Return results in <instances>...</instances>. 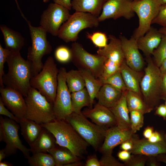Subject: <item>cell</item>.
Segmentation results:
<instances>
[{"label":"cell","instance_id":"obj_32","mask_svg":"<svg viewBox=\"0 0 166 166\" xmlns=\"http://www.w3.org/2000/svg\"><path fill=\"white\" fill-rule=\"evenodd\" d=\"M72 105L73 112L80 114L82 109L90 106L89 94L85 88L79 91L71 93Z\"/></svg>","mask_w":166,"mask_h":166},{"label":"cell","instance_id":"obj_15","mask_svg":"<svg viewBox=\"0 0 166 166\" xmlns=\"http://www.w3.org/2000/svg\"><path fill=\"white\" fill-rule=\"evenodd\" d=\"M134 0H108L98 17L99 22L109 18L116 20L121 17L130 19L134 15Z\"/></svg>","mask_w":166,"mask_h":166},{"label":"cell","instance_id":"obj_41","mask_svg":"<svg viewBox=\"0 0 166 166\" xmlns=\"http://www.w3.org/2000/svg\"><path fill=\"white\" fill-rule=\"evenodd\" d=\"M11 51L9 50L3 48L0 44V85L1 87H4L2 82V77L4 74V65Z\"/></svg>","mask_w":166,"mask_h":166},{"label":"cell","instance_id":"obj_43","mask_svg":"<svg viewBox=\"0 0 166 166\" xmlns=\"http://www.w3.org/2000/svg\"><path fill=\"white\" fill-rule=\"evenodd\" d=\"M152 24L166 26V4L161 5L159 12L152 21Z\"/></svg>","mask_w":166,"mask_h":166},{"label":"cell","instance_id":"obj_61","mask_svg":"<svg viewBox=\"0 0 166 166\" xmlns=\"http://www.w3.org/2000/svg\"><path fill=\"white\" fill-rule=\"evenodd\" d=\"M15 1L16 3V4H17V7L18 8V9L20 10V12L21 13H22V12L21 11V10L19 8V5H18V2H17V0H14Z\"/></svg>","mask_w":166,"mask_h":166},{"label":"cell","instance_id":"obj_11","mask_svg":"<svg viewBox=\"0 0 166 166\" xmlns=\"http://www.w3.org/2000/svg\"><path fill=\"white\" fill-rule=\"evenodd\" d=\"M109 42L105 47L99 48L97 54L105 58L103 73L99 79H105L120 70L124 61L121 41L112 35L108 37Z\"/></svg>","mask_w":166,"mask_h":166},{"label":"cell","instance_id":"obj_63","mask_svg":"<svg viewBox=\"0 0 166 166\" xmlns=\"http://www.w3.org/2000/svg\"><path fill=\"white\" fill-rule=\"evenodd\" d=\"M164 139L165 141L166 142V134H165V136H164Z\"/></svg>","mask_w":166,"mask_h":166},{"label":"cell","instance_id":"obj_34","mask_svg":"<svg viewBox=\"0 0 166 166\" xmlns=\"http://www.w3.org/2000/svg\"><path fill=\"white\" fill-rule=\"evenodd\" d=\"M28 159L30 166H54L55 164L51 155L45 152L33 153Z\"/></svg>","mask_w":166,"mask_h":166},{"label":"cell","instance_id":"obj_24","mask_svg":"<svg viewBox=\"0 0 166 166\" xmlns=\"http://www.w3.org/2000/svg\"><path fill=\"white\" fill-rule=\"evenodd\" d=\"M124 92L113 86L104 84L97 95L98 103L109 108L114 106L120 100Z\"/></svg>","mask_w":166,"mask_h":166},{"label":"cell","instance_id":"obj_13","mask_svg":"<svg viewBox=\"0 0 166 166\" xmlns=\"http://www.w3.org/2000/svg\"><path fill=\"white\" fill-rule=\"evenodd\" d=\"M67 71L64 67L59 69L57 94L53 104V110L56 119L65 120L73 113L71 93L66 80Z\"/></svg>","mask_w":166,"mask_h":166},{"label":"cell","instance_id":"obj_2","mask_svg":"<svg viewBox=\"0 0 166 166\" xmlns=\"http://www.w3.org/2000/svg\"><path fill=\"white\" fill-rule=\"evenodd\" d=\"M41 125L53 134L57 144L67 148L79 157L89 145L66 120L55 119Z\"/></svg>","mask_w":166,"mask_h":166},{"label":"cell","instance_id":"obj_46","mask_svg":"<svg viewBox=\"0 0 166 166\" xmlns=\"http://www.w3.org/2000/svg\"><path fill=\"white\" fill-rule=\"evenodd\" d=\"M131 153L129 151L122 150L118 153L117 156L120 160L124 162L130 158Z\"/></svg>","mask_w":166,"mask_h":166},{"label":"cell","instance_id":"obj_23","mask_svg":"<svg viewBox=\"0 0 166 166\" xmlns=\"http://www.w3.org/2000/svg\"><path fill=\"white\" fill-rule=\"evenodd\" d=\"M125 92L118 102L113 107L109 108L113 114L117 126L123 129H131L130 120L129 116V110L127 104Z\"/></svg>","mask_w":166,"mask_h":166},{"label":"cell","instance_id":"obj_9","mask_svg":"<svg viewBox=\"0 0 166 166\" xmlns=\"http://www.w3.org/2000/svg\"><path fill=\"white\" fill-rule=\"evenodd\" d=\"M16 122L7 117L0 116V141L6 144L3 149L6 157L15 154L19 149L27 159L30 156V149L22 144L18 133L20 126Z\"/></svg>","mask_w":166,"mask_h":166},{"label":"cell","instance_id":"obj_28","mask_svg":"<svg viewBox=\"0 0 166 166\" xmlns=\"http://www.w3.org/2000/svg\"><path fill=\"white\" fill-rule=\"evenodd\" d=\"M108 0H72V9L75 11L90 13L98 17Z\"/></svg>","mask_w":166,"mask_h":166},{"label":"cell","instance_id":"obj_12","mask_svg":"<svg viewBox=\"0 0 166 166\" xmlns=\"http://www.w3.org/2000/svg\"><path fill=\"white\" fill-rule=\"evenodd\" d=\"M133 10L137 15L139 26L132 36L137 40L149 30L152 22L157 15L161 5L158 0H134Z\"/></svg>","mask_w":166,"mask_h":166},{"label":"cell","instance_id":"obj_37","mask_svg":"<svg viewBox=\"0 0 166 166\" xmlns=\"http://www.w3.org/2000/svg\"><path fill=\"white\" fill-rule=\"evenodd\" d=\"M86 36L96 46L99 48H103L108 44L109 38L103 32L97 31L91 34L88 33Z\"/></svg>","mask_w":166,"mask_h":166},{"label":"cell","instance_id":"obj_60","mask_svg":"<svg viewBox=\"0 0 166 166\" xmlns=\"http://www.w3.org/2000/svg\"><path fill=\"white\" fill-rule=\"evenodd\" d=\"M158 1L160 5L166 4V0H158Z\"/></svg>","mask_w":166,"mask_h":166},{"label":"cell","instance_id":"obj_48","mask_svg":"<svg viewBox=\"0 0 166 166\" xmlns=\"http://www.w3.org/2000/svg\"><path fill=\"white\" fill-rule=\"evenodd\" d=\"M148 140L150 142L156 143L164 140L160 134L157 131L153 132L151 136Z\"/></svg>","mask_w":166,"mask_h":166},{"label":"cell","instance_id":"obj_3","mask_svg":"<svg viewBox=\"0 0 166 166\" xmlns=\"http://www.w3.org/2000/svg\"><path fill=\"white\" fill-rule=\"evenodd\" d=\"M146 61L147 66L140 84V91L144 101L153 109L161 99L162 76L150 56L146 57Z\"/></svg>","mask_w":166,"mask_h":166},{"label":"cell","instance_id":"obj_33","mask_svg":"<svg viewBox=\"0 0 166 166\" xmlns=\"http://www.w3.org/2000/svg\"><path fill=\"white\" fill-rule=\"evenodd\" d=\"M66 80L71 93L80 91L85 88L84 80L79 70L72 69L67 72Z\"/></svg>","mask_w":166,"mask_h":166},{"label":"cell","instance_id":"obj_40","mask_svg":"<svg viewBox=\"0 0 166 166\" xmlns=\"http://www.w3.org/2000/svg\"><path fill=\"white\" fill-rule=\"evenodd\" d=\"M148 156L140 154H133L127 161L124 162L125 166H144Z\"/></svg>","mask_w":166,"mask_h":166},{"label":"cell","instance_id":"obj_52","mask_svg":"<svg viewBox=\"0 0 166 166\" xmlns=\"http://www.w3.org/2000/svg\"><path fill=\"white\" fill-rule=\"evenodd\" d=\"M159 162L156 156H148L146 164L148 166H158L159 165Z\"/></svg>","mask_w":166,"mask_h":166},{"label":"cell","instance_id":"obj_62","mask_svg":"<svg viewBox=\"0 0 166 166\" xmlns=\"http://www.w3.org/2000/svg\"><path fill=\"white\" fill-rule=\"evenodd\" d=\"M50 0H42L43 2H48Z\"/></svg>","mask_w":166,"mask_h":166},{"label":"cell","instance_id":"obj_44","mask_svg":"<svg viewBox=\"0 0 166 166\" xmlns=\"http://www.w3.org/2000/svg\"><path fill=\"white\" fill-rule=\"evenodd\" d=\"M0 114L5 116L7 117L14 120L17 123H19L20 119L16 117L12 112L9 111L5 107L2 100L0 98Z\"/></svg>","mask_w":166,"mask_h":166},{"label":"cell","instance_id":"obj_50","mask_svg":"<svg viewBox=\"0 0 166 166\" xmlns=\"http://www.w3.org/2000/svg\"><path fill=\"white\" fill-rule=\"evenodd\" d=\"M162 81L161 87V98L166 100V74H162Z\"/></svg>","mask_w":166,"mask_h":166},{"label":"cell","instance_id":"obj_57","mask_svg":"<svg viewBox=\"0 0 166 166\" xmlns=\"http://www.w3.org/2000/svg\"><path fill=\"white\" fill-rule=\"evenodd\" d=\"M0 166H13V165L6 161H1L0 162Z\"/></svg>","mask_w":166,"mask_h":166},{"label":"cell","instance_id":"obj_64","mask_svg":"<svg viewBox=\"0 0 166 166\" xmlns=\"http://www.w3.org/2000/svg\"><path fill=\"white\" fill-rule=\"evenodd\" d=\"M165 106H166V100L165 101Z\"/></svg>","mask_w":166,"mask_h":166},{"label":"cell","instance_id":"obj_31","mask_svg":"<svg viewBox=\"0 0 166 166\" xmlns=\"http://www.w3.org/2000/svg\"><path fill=\"white\" fill-rule=\"evenodd\" d=\"M125 94L129 112L136 110L144 114L149 113L153 110L145 102L141 96L136 93L127 89Z\"/></svg>","mask_w":166,"mask_h":166},{"label":"cell","instance_id":"obj_18","mask_svg":"<svg viewBox=\"0 0 166 166\" xmlns=\"http://www.w3.org/2000/svg\"><path fill=\"white\" fill-rule=\"evenodd\" d=\"M119 38L127 64L135 70L142 71L144 61L139 52L137 40L132 36L128 39L124 36L120 35Z\"/></svg>","mask_w":166,"mask_h":166},{"label":"cell","instance_id":"obj_20","mask_svg":"<svg viewBox=\"0 0 166 166\" xmlns=\"http://www.w3.org/2000/svg\"><path fill=\"white\" fill-rule=\"evenodd\" d=\"M129 152L133 154L156 156L159 154L166 153V142L163 140L153 143L147 139H137L134 141L132 148Z\"/></svg>","mask_w":166,"mask_h":166},{"label":"cell","instance_id":"obj_56","mask_svg":"<svg viewBox=\"0 0 166 166\" xmlns=\"http://www.w3.org/2000/svg\"><path fill=\"white\" fill-rule=\"evenodd\" d=\"M6 157V154L3 149L0 150V162Z\"/></svg>","mask_w":166,"mask_h":166},{"label":"cell","instance_id":"obj_45","mask_svg":"<svg viewBox=\"0 0 166 166\" xmlns=\"http://www.w3.org/2000/svg\"><path fill=\"white\" fill-rule=\"evenodd\" d=\"M138 139H135L126 140L121 144L120 148L122 150L129 151L132 148L134 141Z\"/></svg>","mask_w":166,"mask_h":166},{"label":"cell","instance_id":"obj_7","mask_svg":"<svg viewBox=\"0 0 166 166\" xmlns=\"http://www.w3.org/2000/svg\"><path fill=\"white\" fill-rule=\"evenodd\" d=\"M99 22L98 17L90 13L75 11L61 26L57 36L66 42H75L81 30L97 27Z\"/></svg>","mask_w":166,"mask_h":166},{"label":"cell","instance_id":"obj_21","mask_svg":"<svg viewBox=\"0 0 166 166\" xmlns=\"http://www.w3.org/2000/svg\"><path fill=\"white\" fill-rule=\"evenodd\" d=\"M162 37L159 30L151 27L144 36L136 40L139 49L146 57L150 56L159 45Z\"/></svg>","mask_w":166,"mask_h":166},{"label":"cell","instance_id":"obj_35","mask_svg":"<svg viewBox=\"0 0 166 166\" xmlns=\"http://www.w3.org/2000/svg\"><path fill=\"white\" fill-rule=\"evenodd\" d=\"M99 79L103 84L110 85L123 92H125L128 89L120 70L105 79Z\"/></svg>","mask_w":166,"mask_h":166},{"label":"cell","instance_id":"obj_22","mask_svg":"<svg viewBox=\"0 0 166 166\" xmlns=\"http://www.w3.org/2000/svg\"><path fill=\"white\" fill-rule=\"evenodd\" d=\"M122 77L128 89L142 96L140 84L144 74L142 71H137L130 67L125 60L120 69Z\"/></svg>","mask_w":166,"mask_h":166},{"label":"cell","instance_id":"obj_53","mask_svg":"<svg viewBox=\"0 0 166 166\" xmlns=\"http://www.w3.org/2000/svg\"><path fill=\"white\" fill-rule=\"evenodd\" d=\"M153 128L151 126L147 127L144 130L143 132V135L146 139H148L152 135L153 132Z\"/></svg>","mask_w":166,"mask_h":166},{"label":"cell","instance_id":"obj_6","mask_svg":"<svg viewBox=\"0 0 166 166\" xmlns=\"http://www.w3.org/2000/svg\"><path fill=\"white\" fill-rule=\"evenodd\" d=\"M25 99L26 110L24 117L40 124L56 119L53 104L36 89L31 87Z\"/></svg>","mask_w":166,"mask_h":166},{"label":"cell","instance_id":"obj_1","mask_svg":"<svg viewBox=\"0 0 166 166\" xmlns=\"http://www.w3.org/2000/svg\"><path fill=\"white\" fill-rule=\"evenodd\" d=\"M6 62L8 71L2 77L4 85L19 91L25 97L31 87L30 80L33 77L31 63L23 58L20 52H11Z\"/></svg>","mask_w":166,"mask_h":166},{"label":"cell","instance_id":"obj_39","mask_svg":"<svg viewBox=\"0 0 166 166\" xmlns=\"http://www.w3.org/2000/svg\"><path fill=\"white\" fill-rule=\"evenodd\" d=\"M54 56L56 59L60 62L67 63L71 61L70 49L65 45L60 46L55 50Z\"/></svg>","mask_w":166,"mask_h":166},{"label":"cell","instance_id":"obj_5","mask_svg":"<svg viewBox=\"0 0 166 166\" xmlns=\"http://www.w3.org/2000/svg\"><path fill=\"white\" fill-rule=\"evenodd\" d=\"M58 72L53 58L49 56L41 71L30 81L31 87L37 89L53 104L57 94Z\"/></svg>","mask_w":166,"mask_h":166},{"label":"cell","instance_id":"obj_30","mask_svg":"<svg viewBox=\"0 0 166 166\" xmlns=\"http://www.w3.org/2000/svg\"><path fill=\"white\" fill-rule=\"evenodd\" d=\"M56 146L48 152L53 158L56 166H65L67 164L79 161V157L65 148Z\"/></svg>","mask_w":166,"mask_h":166},{"label":"cell","instance_id":"obj_54","mask_svg":"<svg viewBox=\"0 0 166 166\" xmlns=\"http://www.w3.org/2000/svg\"><path fill=\"white\" fill-rule=\"evenodd\" d=\"M156 156L158 161L162 162L166 164V153L159 154Z\"/></svg>","mask_w":166,"mask_h":166},{"label":"cell","instance_id":"obj_36","mask_svg":"<svg viewBox=\"0 0 166 166\" xmlns=\"http://www.w3.org/2000/svg\"><path fill=\"white\" fill-rule=\"evenodd\" d=\"M153 61L159 67L166 59V37L163 35L161 41L157 47L153 51Z\"/></svg>","mask_w":166,"mask_h":166},{"label":"cell","instance_id":"obj_59","mask_svg":"<svg viewBox=\"0 0 166 166\" xmlns=\"http://www.w3.org/2000/svg\"><path fill=\"white\" fill-rule=\"evenodd\" d=\"M81 164V163L79 161L67 164L65 166H79Z\"/></svg>","mask_w":166,"mask_h":166},{"label":"cell","instance_id":"obj_42","mask_svg":"<svg viewBox=\"0 0 166 166\" xmlns=\"http://www.w3.org/2000/svg\"><path fill=\"white\" fill-rule=\"evenodd\" d=\"M101 166H124V164L120 163L112 154H104L99 160Z\"/></svg>","mask_w":166,"mask_h":166},{"label":"cell","instance_id":"obj_16","mask_svg":"<svg viewBox=\"0 0 166 166\" xmlns=\"http://www.w3.org/2000/svg\"><path fill=\"white\" fill-rule=\"evenodd\" d=\"M131 129H123L116 125L108 128L106 131L104 141L99 148L100 152L104 154H112L113 149L117 146L130 140L139 139Z\"/></svg>","mask_w":166,"mask_h":166},{"label":"cell","instance_id":"obj_27","mask_svg":"<svg viewBox=\"0 0 166 166\" xmlns=\"http://www.w3.org/2000/svg\"><path fill=\"white\" fill-rule=\"evenodd\" d=\"M19 123L21 134L30 146L36 140L43 127L41 124L24 117L20 119Z\"/></svg>","mask_w":166,"mask_h":166},{"label":"cell","instance_id":"obj_55","mask_svg":"<svg viewBox=\"0 0 166 166\" xmlns=\"http://www.w3.org/2000/svg\"><path fill=\"white\" fill-rule=\"evenodd\" d=\"M159 68L162 74H166V59L162 62Z\"/></svg>","mask_w":166,"mask_h":166},{"label":"cell","instance_id":"obj_58","mask_svg":"<svg viewBox=\"0 0 166 166\" xmlns=\"http://www.w3.org/2000/svg\"><path fill=\"white\" fill-rule=\"evenodd\" d=\"M159 31L163 35L166 37V26L162 27Z\"/></svg>","mask_w":166,"mask_h":166},{"label":"cell","instance_id":"obj_8","mask_svg":"<svg viewBox=\"0 0 166 166\" xmlns=\"http://www.w3.org/2000/svg\"><path fill=\"white\" fill-rule=\"evenodd\" d=\"M79 135L95 150L104 139L107 128L98 125L88 121L82 113L73 112L65 120Z\"/></svg>","mask_w":166,"mask_h":166},{"label":"cell","instance_id":"obj_10","mask_svg":"<svg viewBox=\"0 0 166 166\" xmlns=\"http://www.w3.org/2000/svg\"><path fill=\"white\" fill-rule=\"evenodd\" d=\"M70 50L71 61L79 69L89 70L96 78L101 77L105 59L104 56L89 53L81 44L75 42L72 43Z\"/></svg>","mask_w":166,"mask_h":166},{"label":"cell","instance_id":"obj_17","mask_svg":"<svg viewBox=\"0 0 166 166\" xmlns=\"http://www.w3.org/2000/svg\"><path fill=\"white\" fill-rule=\"evenodd\" d=\"M1 97L4 105L19 119L24 117L26 104L25 98L19 91L5 87L0 89Z\"/></svg>","mask_w":166,"mask_h":166},{"label":"cell","instance_id":"obj_26","mask_svg":"<svg viewBox=\"0 0 166 166\" xmlns=\"http://www.w3.org/2000/svg\"><path fill=\"white\" fill-rule=\"evenodd\" d=\"M56 139L53 134L43 127L38 136L34 143L30 146V151L32 153L48 152L56 146Z\"/></svg>","mask_w":166,"mask_h":166},{"label":"cell","instance_id":"obj_4","mask_svg":"<svg viewBox=\"0 0 166 166\" xmlns=\"http://www.w3.org/2000/svg\"><path fill=\"white\" fill-rule=\"evenodd\" d=\"M25 19L29 26L31 41V45L28 49L27 60L31 63L34 77L41 71L43 67L42 57L50 54L52 48L47 39L45 30L40 26H33L26 18Z\"/></svg>","mask_w":166,"mask_h":166},{"label":"cell","instance_id":"obj_14","mask_svg":"<svg viewBox=\"0 0 166 166\" xmlns=\"http://www.w3.org/2000/svg\"><path fill=\"white\" fill-rule=\"evenodd\" d=\"M69 10L55 3H50L42 14L40 25L53 36H57L61 26L70 16Z\"/></svg>","mask_w":166,"mask_h":166},{"label":"cell","instance_id":"obj_19","mask_svg":"<svg viewBox=\"0 0 166 166\" xmlns=\"http://www.w3.org/2000/svg\"><path fill=\"white\" fill-rule=\"evenodd\" d=\"M81 113L98 125L107 128L117 125L115 117L109 109L98 103L93 108L86 109Z\"/></svg>","mask_w":166,"mask_h":166},{"label":"cell","instance_id":"obj_29","mask_svg":"<svg viewBox=\"0 0 166 166\" xmlns=\"http://www.w3.org/2000/svg\"><path fill=\"white\" fill-rule=\"evenodd\" d=\"M79 70L84 80L85 88L90 98V109H92L94 99L97 98L98 93L103 84L101 80L96 78L89 70Z\"/></svg>","mask_w":166,"mask_h":166},{"label":"cell","instance_id":"obj_49","mask_svg":"<svg viewBox=\"0 0 166 166\" xmlns=\"http://www.w3.org/2000/svg\"><path fill=\"white\" fill-rule=\"evenodd\" d=\"M156 114L162 117L164 119H166V106L165 105L161 104L157 108Z\"/></svg>","mask_w":166,"mask_h":166},{"label":"cell","instance_id":"obj_38","mask_svg":"<svg viewBox=\"0 0 166 166\" xmlns=\"http://www.w3.org/2000/svg\"><path fill=\"white\" fill-rule=\"evenodd\" d=\"M130 114L131 128L134 133L140 130L144 124V114L136 110L129 112Z\"/></svg>","mask_w":166,"mask_h":166},{"label":"cell","instance_id":"obj_47","mask_svg":"<svg viewBox=\"0 0 166 166\" xmlns=\"http://www.w3.org/2000/svg\"><path fill=\"white\" fill-rule=\"evenodd\" d=\"M85 166H101L99 160L95 156H92L88 159L85 164Z\"/></svg>","mask_w":166,"mask_h":166},{"label":"cell","instance_id":"obj_51","mask_svg":"<svg viewBox=\"0 0 166 166\" xmlns=\"http://www.w3.org/2000/svg\"><path fill=\"white\" fill-rule=\"evenodd\" d=\"M54 3L62 6L69 10L72 9L71 0H53Z\"/></svg>","mask_w":166,"mask_h":166},{"label":"cell","instance_id":"obj_25","mask_svg":"<svg viewBox=\"0 0 166 166\" xmlns=\"http://www.w3.org/2000/svg\"><path fill=\"white\" fill-rule=\"evenodd\" d=\"M0 28L5 48L12 52H20L25 44L24 38L21 34L4 25H0Z\"/></svg>","mask_w":166,"mask_h":166}]
</instances>
